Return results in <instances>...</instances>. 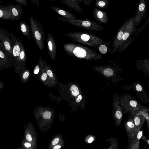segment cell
Here are the masks:
<instances>
[{"label":"cell","mask_w":149,"mask_h":149,"mask_svg":"<svg viewBox=\"0 0 149 149\" xmlns=\"http://www.w3.org/2000/svg\"><path fill=\"white\" fill-rule=\"evenodd\" d=\"M63 49L67 54L70 56L86 60L97 59L101 56L96 51L85 46L74 43L64 44Z\"/></svg>","instance_id":"obj_1"},{"label":"cell","mask_w":149,"mask_h":149,"mask_svg":"<svg viewBox=\"0 0 149 149\" xmlns=\"http://www.w3.org/2000/svg\"><path fill=\"white\" fill-rule=\"evenodd\" d=\"M65 35L75 42L92 46L98 45L103 41L98 37L86 32H70L66 33Z\"/></svg>","instance_id":"obj_2"},{"label":"cell","mask_w":149,"mask_h":149,"mask_svg":"<svg viewBox=\"0 0 149 149\" xmlns=\"http://www.w3.org/2000/svg\"><path fill=\"white\" fill-rule=\"evenodd\" d=\"M30 31L36 44L39 49L42 51L45 44V33L40 24L33 17H29Z\"/></svg>","instance_id":"obj_3"},{"label":"cell","mask_w":149,"mask_h":149,"mask_svg":"<svg viewBox=\"0 0 149 149\" xmlns=\"http://www.w3.org/2000/svg\"><path fill=\"white\" fill-rule=\"evenodd\" d=\"M56 18L58 20L67 22L74 25L88 30L91 31L94 30L93 28V23L88 20H80L77 19H70L64 17H57Z\"/></svg>","instance_id":"obj_4"},{"label":"cell","mask_w":149,"mask_h":149,"mask_svg":"<svg viewBox=\"0 0 149 149\" xmlns=\"http://www.w3.org/2000/svg\"><path fill=\"white\" fill-rule=\"evenodd\" d=\"M5 30L0 28V40L2 42L7 54L13 57L11 38L10 35Z\"/></svg>","instance_id":"obj_5"},{"label":"cell","mask_w":149,"mask_h":149,"mask_svg":"<svg viewBox=\"0 0 149 149\" xmlns=\"http://www.w3.org/2000/svg\"><path fill=\"white\" fill-rule=\"evenodd\" d=\"M47 47L49 56L52 59L54 60L56 54V45L54 37L49 33L47 35Z\"/></svg>","instance_id":"obj_6"},{"label":"cell","mask_w":149,"mask_h":149,"mask_svg":"<svg viewBox=\"0 0 149 149\" xmlns=\"http://www.w3.org/2000/svg\"><path fill=\"white\" fill-rule=\"evenodd\" d=\"M10 36L13 57L16 60L19 61V57L21 50L22 42L18 38H16L12 32H11Z\"/></svg>","instance_id":"obj_7"},{"label":"cell","mask_w":149,"mask_h":149,"mask_svg":"<svg viewBox=\"0 0 149 149\" xmlns=\"http://www.w3.org/2000/svg\"><path fill=\"white\" fill-rule=\"evenodd\" d=\"M134 24V19H129L125 28L123 37L120 44V47L123 45L135 32V27Z\"/></svg>","instance_id":"obj_8"},{"label":"cell","mask_w":149,"mask_h":149,"mask_svg":"<svg viewBox=\"0 0 149 149\" xmlns=\"http://www.w3.org/2000/svg\"><path fill=\"white\" fill-rule=\"evenodd\" d=\"M8 7L10 13L11 20H14L19 19L23 13L21 5L11 4L9 5Z\"/></svg>","instance_id":"obj_9"},{"label":"cell","mask_w":149,"mask_h":149,"mask_svg":"<svg viewBox=\"0 0 149 149\" xmlns=\"http://www.w3.org/2000/svg\"><path fill=\"white\" fill-rule=\"evenodd\" d=\"M129 20L126 21L122 25L118 32L116 38L114 40L113 43V49L117 50L119 47L122 40L125 28Z\"/></svg>","instance_id":"obj_10"},{"label":"cell","mask_w":149,"mask_h":149,"mask_svg":"<svg viewBox=\"0 0 149 149\" xmlns=\"http://www.w3.org/2000/svg\"><path fill=\"white\" fill-rule=\"evenodd\" d=\"M52 9L55 13L62 16L64 18L70 19H76L77 18L73 14L59 7L52 6Z\"/></svg>","instance_id":"obj_11"},{"label":"cell","mask_w":149,"mask_h":149,"mask_svg":"<svg viewBox=\"0 0 149 149\" xmlns=\"http://www.w3.org/2000/svg\"><path fill=\"white\" fill-rule=\"evenodd\" d=\"M60 1L77 12L84 14L83 10L80 6L79 2L77 0H61Z\"/></svg>","instance_id":"obj_12"},{"label":"cell","mask_w":149,"mask_h":149,"mask_svg":"<svg viewBox=\"0 0 149 149\" xmlns=\"http://www.w3.org/2000/svg\"><path fill=\"white\" fill-rule=\"evenodd\" d=\"M19 28L22 33L28 40L31 38V35L30 29L27 24L24 21L20 22Z\"/></svg>","instance_id":"obj_13"},{"label":"cell","mask_w":149,"mask_h":149,"mask_svg":"<svg viewBox=\"0 0 149 149\" xmlns=\"http://www.w3.org/2000/svg\"><path fill=\"white\" fill-rule=\"evenodd\" d=\"M145 9L146 6L144 3L143 2L140 3L139 6L137 15L135 18L136 24L137 22H140V21L142 19L143 17H144Z\"/></svg>","instance_id":"obj_14"},{"label":"cell","mask_w":149,"mask_h":149,"mask_svg":"<svg viewBox=\"0 0 149 149\" xmlns=\"http://www.w3.org/2000/svg\"><path fill=\"white\" fill-rule=\"evenodd\" d=\"M0 19H11L10 13L8 6L0 7Z\"/></svg>","instance_id":"obj_15"},{"label":"cell","mask_w":149,"mask_h":149,"mask_svg":"<svg viewBox=\"0 0 149 149\" xmlns=\"http://www.w3.org/2000/svg\"><path fill=\"white\" fill-rule=\"evenodd\" d=\"M10 57L7 53L4 47L0 46V58L5 62H8Z\"/></svg>","instance_id":"obj_16"},{"label":"cell","mask_w":149,"mask_h":149,"mask_svg":"<svg viewBox=\"0 0 149 149\" xmlns=\"http://www.w3.org/2000/svg\"><path fill=\"white\" fill-rule=\"evenodd\" d=\"M21 50L19 57V61H23L26 58V54L24 46L22 42L21 43Z\"/></svg>","instance_id":"obj_17"},{"label":"cell","mask_w":149,"mask_h":149,"mask_svg":"<svg viewBox=\"0 0 149 149\" xmlns=\"http://www.w3.org/2000/svg\"><path fill=\"white\" fill-rule=\"evenodd\" d=\"M114 110V114L115 117L118 119H120L122 117L121 109L119 106L116 105Z\"/></svg>","instance_id":"obj_18"},{"label":"cell","mask_w":149,"mask_h":149,"mask_svg":"<svg viewBox=\"0 0 149 149\" xmlns=\"http://www.w3.org/2000/svg\"><path fill=\"white\" fill-rule=\"evenodd\" d=\"M21 146L25 149H32L31 143L24 139L21 141Z\"/></svg>","instance_id":"obj_19"},{"label":"cell","mask_w":149,"mask_h":149,"mask_svg":"<svg viewBox=\"0 0 149 149\" xmlns=\"http://www.w3.org/2000/svg\"><path fill=\"white\" fill-rule=\"evenodd\" d=\"M70 91L72 94L74 96H77L79 94V91L77 86L72 85L70 88Z\"/></svg>","instance_id":"obj_20"},{"label":"cell","mask_w":149,"mask_h":149,"mask_svg":"<svg viewBox=\"0 0 149 149\" xmlns=\"http://www.w3.org/2000/svg\"><path fill=\"white\" fill-rule=\"evenodd\" d=\"M103 73L105 76L110 77L113 74V71L111 68H107L104 70Z\"/></svg>","instance_id":"obj_21"},{"label":"cell","mask_w":149,"mask_h":149,"mask_svg":"<svg viewBox=\"0 0 149 149\" xmlns=\"http://www.w3.org/2000/svg\"><path fill=\"white\" fill-rule=\"evenodd\" d=\"M100 52L102 54H105L107 51V47L104 45H100L99 47Z\"/></svg>","instance_id":"obj_22"},{"label":"cell","mask_w":149,"mask_h":149,"mask_svg":"<svg viewBox=\"0 0 149 149\" xmlns=\"http://www.w3.org/2000/svg\"><path fill=\"white\" fill-rule=\"evenodd\" d=\"M51 116V113L48 111H45L43 114V117L45 119H49L50 118Z\"/></svg>","instance_id":"obj_23"},{"label":"cell","mask_w":149,"mask_h":149,"mask_svg":"<svg viewBox=\"0 0 149 149\" xmlns=\"http://www.w3.org/2000/svg\"><path fill=\"white\" fill-rule=\"evenodd\" d=\"M140 116L141 117V115ZM140 117V115H138L136 116L134 118V123L136 126L139 125L141 122Z\"/></svg>","instance_id":"obj_24"},{"label":"cell","mask_w":149,"mask_h":149,"mask_svg":"<svg viewBox=\"0 0 149 149\" xmlns=\"http://www.w3.org/2000/svg\"><path fill=\"white\" fill-rule=\"evenodd\" d=\"M19 4L24 6H26L27 5V2L25 0H15Z\"/></svg>","instance_id":"obj_25"},{"label":"cell","mask_w":149,"mask_h":149,"mask_svg":"<svg viewBox=\"0 0 149 149\" xmlns=\"http://www.w3.org/2000/svg\"><path fill=\"white\" fill-rule=\"evenodd\" d=\"M97 15L98 18L100 19H102L104 16L103 13L100 11L97 12Z\"/></svg>","instance_id":"obj_26"},{"label":"cell","mask_w":149,"mask_h":149,"mask_svg":"<svg viewBox=\"0 0 149 149\" xmlns=\"http://www.w3.org/2000/svg\"><path fill=\"white\" fill-rule=\"evenodd\" d=\"M130 105L133 107H135L136 106L137 103L135 100H131L130 102Z\"/></svg>","instance_id":"obj_27"},{"label":"cell","mask_w":149,"mask_h":149,"mask_svg":"<svg viewBox=\"0 0 149 149\" xmlns=\"http://www.w3.org/2000/svg\"><path fill=\"white\" fill-rule=\"evenodd\" d=\"M59 141V138H56L52 141V145H55L58 143Z\"/></svg>","instance_id":"obj_28"},{"label":"cell","mask_w":149,"mask_h":149,"mask_svg":"<svg viewBox=\"0 0 149 149\" xmlns=\"http://www.w3.org/2000/svg\"><path fill=\"white\" fill-rule=\"evenodd\" d=\"M127 125L128 127L130 128H133L134 125L133 123L131 121H128L127 123Z\"/></svg>","instance_id":"obj_29"},{"label":"cell","mask_w":149,"mask_h":149,"mask_svg":"<svg viewBox=\"0 0 149 149\" xmlns=\"http://www.w3.org/2000/svg\"><path fill=\"white\" fill-rule=\"evenodd\" d=\"M39 65H36L34 70V73L35 74H37L39 72Z\"/></svg>","instance_id":"obj_30"},{"label":"cell","mask_w":149,"mask_h":149,"mask_svg":"<svg viewBox=\"0 0 149 149\" xmlns=\"http://www.w3.org/2000/svg\"><path fill=\"white\" fill-rule=\"evenodd\" d=\"M136 90L138 91H141L142 90V86L139 84H137L136 85Z\"/></svg>","instance_id":"obj_31"},{"label":"cell","mask_w":149,"mask_h":149,"mask_svg":"<svg viewBox=\"0 0 149 149\" xmlns=\"http://www.w3.org/2000/svg\"><path fill=\"white\" fill-rule=\"evenodd\" d=\"M29 72L26 71L23 74L22 77L24 79H25L29 77Z\"/></svg>","instance_id":"obj_32"},{"label":"cell","mask_w":149,"mask_h":149,"mask_svg":"<svg viewBox=\"0 0 149 149\" xmlns=\"http://www.w3.org/2000/svg\"><path fill=\"white\" fill-rule=\"evenodd\" d=\"M47 78V74L45 73H43L42 75L41 79L43 81L45 80Z\"/></svg>","instance_id":"obj_33"},{"label":"cell","mask_w":149,"mask_h":149,"mask_svg":"<svg viewBox=\"0 0 149 149\" xmlns=\"http://www.w3.org/2000/svg\"><path fill=\"white\" fill-rule=\"evenodd\" d=\"M98 5L101 7H103L105 5V3L104 1H100L99 2Z\"/></svg>","instance_id":"obj_34"},{"label":"cell","mask_w":149,"mask_h":149,"mask_svg":"<svg viewBox=\"0 0 149 149\" xmlns=\"http://www.w3.org/2000/svg\"><path fill=\"white\" fill-rule=\"evenodd\" d=\"M47 74L49 77H53V73H52V71L50 70H48L47 71Z\"/></svg>","instance_id":"obj_35"},{"label":"cell","mask_w":149,"mask_h":149,"mask_svg":"<svg viewBox=\"0 0 149 149\" xmlns=\"http://www.w3.org/2000/svg\"><path fill=\"white\" fill-rule=\"evenodd\" d=\"M31 1L34 4L38 6H39V1L38 0H31Z\"/></svg>","instance_id":"obj_36"},{"label":"cell","mask_w":149,"mask_h":149,"mask_svg":"<svg viewBox=\"0 0 149 149\" xmlns=\"http://www.w3.org/2000/svg\"><path fill=\"white\" fill-rule=\"evenodd\" d=\"M82 98V96L79 95H78L77 98L76 100V102H80Z\"/></svg>","instance_id":"obj_37"},{"label":"cell","mask_w":149,"mask_h":149,"mask_svg":"<svg viewBox=\"0 0 149 149\" xmlns=\"http://www.w3.org/2000/svg\"><path fill=\"white\" fill-rule=\"evenodd\" d=\"M143 134V132L142 131H140L137 135V138L138 139H140L141 137Z\"/></svg>","instance_id":"obj_38"},{"label":"cell","mask_w":149,"mask_h":149,"mask_svg":"<svg viewBox=\"0 0 149 149\" xmlns=\"http://www.w3.org/2000/svg\"><path fill=\"white\" fill-rule=\"evenodd\" d=\"M61 148V146L60 145H56L53 147L54 149H60Z\"/></svg>","instance_id":"obj_39"},{"label":"cell","mask_w":149,"mask_h":149,"mask_svg":"<svg viewBox=\"0 0 149 149\" xmlns=\"http://www.w3.org/2000/svg\"><path fill=\"white\" fill-rule=\"evenodd\" d=\"M5 64V62L0 58V65H3Z\"/></svg>","instance_id":"obj_40"},{"label":"cell","mask_w":149,"mask_h":149,"mask_svg":"<svg viewBox=\"0 0 149 149\" xmlns=\"http://www.w3.org/2000/svg\"><path fill=\"white\" fill-rule=\"evenodd\" d=\"M94 139L93 137H90L88 140V142L89 143H91L92 142Z\"/></svg>","instance_id":"obj_41"},{"label":"cell","mask_w":149,"mask_h":149,"mask_svg":"<svg viewBox=\"0 0 149 149\" xmlns=\"http://www.w3.org/2000/svg\"><path fill=\"white\" fill-rule=\"evenodd\" d=\"M17 149H25L23 147H22L21 146L20 147H19Z\"/></svg>","instance_id":"obj_42"}]
</instances>
